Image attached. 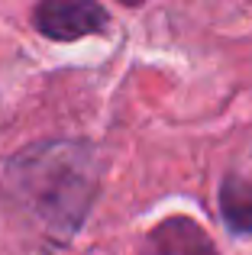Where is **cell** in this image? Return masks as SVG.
<instances>
[{"label": "cell", "mask_w": 252, "mask_h": 255, "mask_svg": "<svg viewBox=\"0 0 252 255\" xmlns=\"http://www.w3.org/2000/svg\"><path fill=\"white\" fill-rule=\"evenodd\" d=\"M220 213L230 233L236 236H249L252 233V181L230 174L220 184Z\"/></svg>", "instance_id": "277c9868"}, {"label": "cell", "mask_w": 252, "mask_h": 255, "mask_svg": "<svg viewBox=\"0 0 252 255\" xmlns=\"http://www.w3.org/2000/svg\"><path fill=\"white\" fill-rule=\"evenodd\" d=\"M101 152L88 139H39L19 149L3 184L52 239H71L101 194Z\"/></svg>", "instance_id": "6da1fadb"}, {"label": "cell", "mask_w": 252, "mask_h": 255, "mask_svg": "<svg viewBox=\"0 0 252 255\" xmlns=\"http://www.w3.org/2000/svg\"><path fill=\"white\" fill-rule=\"evenodd\" d=\"M110 13L94 0H42L32 10V26L52 42H75V39L104 32Z\"/></svg>", "instance_id": "7a4b0ae2"}, {"label": "cell", "mask_w": 252, "mask_h": 255, "mask_svg": "<svg viewBox=\"0 0 252 255\" xmlns=\"http://www.w3.org/2000/svg\"><path fill=\"white\" fill-rule=\"evenodd\" d=\"M139 255H220L214 239L207 236L201 223L191 217H168L145 233V243Z\"/></svg>", "instance_id": "3957f363"}]
</instances>
